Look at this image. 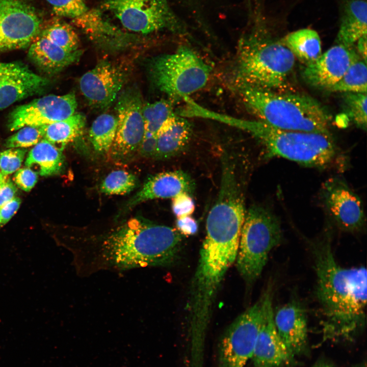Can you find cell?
Segmentation results:
<instances>
[{
    "label": "cell",
    "instance_id": "6da1fadb",
    "mask_svg": "<svg viewBox=\"0 0 367 367\" xmlns=\"http://www.w3.org/2000/svg\"><path fill=\"white\" fill-rule=\"evenodd\" d=\"M182 235L176 229L132 218L107 232L65 244L81 277L101 271L164 267L175 261Z\"/></svg>",
    "mask_w": 367,
    "mask_h": 367
},
{
    "label": "cell",
    "instance_id": "7a4b0ae2",
    "mask_svg": "<svg viewBox=\"0 0 367 367\" xmlns=\"http://www.w3.org/2000/svg\"><path fill=\"white\" fill-rule=\"evenodd\" d=\"M316 295L326 337H348L365 322L366 270L344 268L335 260L329 242L313 245Z\"/></svg>",
    "mask_w": 367,
    "mask_h": 367
},
{
    "label": "cell",
    "instance_id": "3957f363",
    "mask_svg": "<svg viewBox=\"0 0 367 367\" xmlns=\"http://www.w3.org/2000/svg\"><path fill=\"white\" fill-rule=\"evenodd\" d=\"M237 86L245 104L260 121L281 129L331 135L330 115L313 97L247 85Z\"/></svg>",
    "mask_w": 367,
    "mask_h": 367
},
{
    "label": "cell",
    "instance_id": "277c9868",
    "mask_svg": "<svg viewBox=\"0 0 367 367\" xmlns=\"http://www.w3.org/2000/svg\"><path fill=\"white\" fill-rule=\"evenodd\" d=\"M295 57L281 40L262 28L240 42L234 75L237 85L282 91L295 64Z\"/></svg>",
    "mask_w": 367,
    "mask_h": 367
},
{
    "label": "cell",
    "instance_id": "5b68a950",
    "mask_svg": "<svg viewBox=\"0 0 367 367\" xmlns=\"http://www.w3.org/2000/svg\"><path fill=\"white\" fill-rule=\"evenodd\" d=\"M243 129L262 143L268 158L281 157L319 168L343 159L331 135L281 129L261 121H244Z\"/></svg>",
    "mask_w": 367,
    "mask_h": 367
},
{
    "label": "cell",
    "instance_id": "8992f818",
    "mask_svg": "<svg viewBox=\"0 0 367 367\" xmlns=\"http://www.w3.org/2000/svg\"><path fill=\"white\" fill-rule=\"evenodd\" d=\"M281 238L277 217L262 206H251L246 213L235 260L237 270L247 284H252L260 276L270 252Z\"/></svg>",
    "mask_w": 367,
    "mask_h": 367
},
{
    "label": "cell",
    "instance_id": "52a82bcc",
    "mask_svg": "<svg viewBox=\"0 0 367 367\" xmlns=\"http://www.w3.org/2000/svg\"><path fill=\"white\" fill-rule=\"evenodd\" d=\"M151 81L173 99L184 98L206 84L211 68L188 47L153 58L149 64Z\"/></svg>",
    "mask_w": 367,
    "mask_h": 367
},
{
    "label": "cell",
    "instance_id": "ba28073f",
    "mask_svg": "<svg viewBox=\"0 0 367 367\" xmlns=\"http://www.w3.org/2000/svg\"><path fill=\"white\" fill-rule=\"evenodd\" d=\"M264 308L263 295L229 326L219 347L221 367H245L252 358L263 320Z\"/></svg>",
    "mask_w": 367,
    "mask_h": 367
},
{
    "label": "cell",
    "instance_id": "9c48e42d",
    "mask_svg": "<svg viewBox=\"0 0 367 367\" xmlns=\"http://www.w3.org/2000/svg\"><path fill=\"white\" fill-rule=\"evenodd\" d=\"M102 7L132 32L147 34L176 27L166 0H103Z\"/></svg>",
    "mask_w": 367,
    "mask_h": 367
},
{
    "label": "cell",
    "instance_id": "30bf717a",
    "mask_svg": "<svg viewBox=\"0 0 367 367\" xmlns=\"http://www.w3.org/2000/svg\"><path fill=\"white\" fill-rule=\"evenodd\" d=\"M42 20L24 0H0V53L26 48L39 35Z\"/></svg>",
    "mask_w": 367,
    "mask_h": 367
},
{
    "label": "cell",
    "instance_id": "8fae6325",
    "mask_svg": "<svg viewBox=\"0 0 367 367\" xmlns=\"http://www.w3.org/2000/svg\"><path fill=\"white\" fill-rule=\"evenodd\" d=\"M143 106L140 93L135 87L128 88L120 95L115 107L116 134L110 149L113 158L125 159L139 149L145 133Z\"/></svg>",
    "mask_w": 367,
    "mask_h": 367
},
{
    "label": "cell",
    "instance_id": "7c38bea8",
    "mask_svg": "<svg viewBox=\"0 0 367 367\" xmlns=\"http://www.w3.org/2000/svg\"><path fill=\"white\" fill-rule=\"evenodd\" d=\"M76 107L72 92L45 96L16 108L9 115L8 127L13 131L25 126L39 127L62 120L74 114Z\"/></svg>",
    "mask_w": 367,
    "mask_h": 367
},
{
    "label": "cell",
    "instance_id": "4fadbf2b",
    "mask_svg": "<svg viewBox=\"0 0 367 367\" xmlns=\"http://www.w3.org/2000/svg\"><path fill=\"white\" fill-rule=\"evenodd\" d=\"M321 193L327 212L339 228L355 231L363 227L365 216L362 202L345 181L330 178L323 184Z\"/></svg>",
    "mask_w": 367,
    "mask_h": 367
},
{
    "label": "cell",
    "instance_id": "5bb4252c",
    "mask_svg": "<svg viewBox=\"0 0 367 367\" xmlns=\"http://www.w3.org/2000/svg\"><path fill=\"white\" fill-rule=\"evenodd\" d=\"M126 77L122 67L102 60L82 76L80 88L90 105L97 109H106L117 97Z\"/></svg>",
    "mask_w": 367,
    "mask_h": 367
},
{
    "label": "cell",
    "instance_id": "9a60e30c",
    "mask_svg": "<svg viewBox=\"0 0 367 367\" xmlns=\"http://www.w3.org/2000/svg\"><path fill=\"white\" fill-rule=\"evenodd\" d=\"M360 59L353 46L336 44L315 60L305 64L302 76L309 85L329 90L342 77L349 67Z\"/></svg>",
    "mask_w": 367,
    "mask_h": 367
},
{
    "label": "cell",
    "instance_id": "2e32d148",
    "mask_svg": "<svg viewBox=\"0 0 367 367\" xmlns=\"http://www.w3.org/2000/svg\"><path fill=\"white\" fill-rule=\"evenodd\" d=\"M269 285L263 294V318L252 356L256 367H280L290 363L293 357L276 331L273 320L272 290Z\"/></svg>",
    "mask_w": 367,
    "mask_h": 367
},
{
    "label": "cell",
    "instance_id": "e0dca14e",
    "mask_svg": "<svg viewBox=\"0 0 367 367\" xmlns=\"http://www.w3.org/2000/svg\"><path fill=\"white\" fill-rule=\"evenodd\" d=\"M48 80L18 62H0V110L43 91Z\"/></svg>",
    "mask_w": 367,
    "mask_h": 367
},
{
    "label": "cell",
    "instance_id": "ac0fdd59",
    "mask_svg": "<svg viewBox=\"0 0 367 367\" xmlns=\"http://www.w3.org/2000/svg\"><path fill=\"white\" fill-rule=\"evenodd\" d=\"M194 188L191 176L182 171L161 172L147 178L142 188L127 202L124 209L149 200L173 198L181 193L191 195Z\"/></svg>",
    "mask_w": 367,
    "mask_h": 367
},
{
    "label": "cell",
    "instance_id": "d6986e66",
    "mask_svg": "<svg viewBox=\"0 0 367 367\" xmlns=\"http://www.w3.org/2000/svg\"><path fill=\"white\" fill-rule=\"evenodd\" d=\"M273 320L276 331L293 357L302 352L307 340L306 313L300 304L293 300L274 312Z\"/></svg>",
    "mask_w": 367,
    "mask_h": 367
},
{
    "label": "cell",
    "instance_id": "ffe728a7",
    "mask_svg": "<svg viewBox=\"0 0 367 367\" xmlns=\"http://www.w3.org/2000/svg\"><path fill=\"white\" fill-rule=\"evenodd\" d=\"M73 22L97 43L114 49L135 41L134 36L122 32L104 19L99 10H89L73 19Z\"/></svg>",
    "mask_w": 367,
    "mask_h": 367
},
{
    "label": "cell",
    "instance_id": "44dd1931",
    "mask_svg": "<svg viewBox=\"0 0 367 367\" xmlns=\"http://www.w3.org/2000/svg\"><path fill=\"white\" fill-rule=\"evenodd\" d=\"M29 59L42 71L57 73L80 58L82 52H68L46 38L38 35L29 46Z\"/></svg>",
    "mask_w": 367,
    "mask_h": 367
},
{
    "label": "cell",
    "instance_id": "7402d4cb",
    "mask_svg": "<svg viewBox=\"0 0 367 367\" xmlns=\"http://www.w3.org/2000/svg\"><path fill=\"white\" fill-rule=\"evenodd\" d=\"M191 133V125L187 119L172 115L156 134L155 157L166 159L179 153L188 144Z\"/></svg>",
    "mask_w": 367,
    "mask_h": 367
},
{
    "label": "cell",
    "instance_id": "603a6c76",
    "mask_svg": "<svg viewBox=\"0 0 367 367\" xmlns=\"http://www.w3.org/2000/svg\"><path fill=\"white\" fill-rule=\"evenodd\" d=\"M367 33V4L365 0H348L344 4L337 44L352 47Z\"/></svg>",
    "mask_w": 367,
    "mask_h": 367
},
{
    "label": "cell",
    "instance_id": "cb8c5ba5",
    "mask_svg": "<svg viewBox=\"0 0 367 367\" xmlns=\"http://www.w3.org/2000/svg\"><path fill=\"white\" fill-rule=\"evenodd\" d=\"M25 165L41 176L59 173L64 165L61 151L45 139H42L30 151Z\"/></svg>",
    "mask_w": 367,
    "mask_h": 367
},
{
    "label": "cell",
    "instance_id": "d4e9b609",
    "mask_svg": "<svg viewBox=\"0 0 367 367\" xmlns=\"http://www.w3.org/2000/svg\"><path fill=\"white\" fill-rule=\"evenodd\" d=\"M85 117L74 113L62 120L39 126L42 138L60 151L82 133Z\"/></svg>",
    "mask_w": 367,
    "mask_h": 367
},
{
    "label": "cell",
    "instance_id": "484cf974",
    "mask_svg": "<svg viewBox=\"0 0 367 367\" xmlns=\"http://www.w3.org/2000/svg\"><path fill=\"white\" fill-rule=\"evenodd\" d=\"M282 42L305 64L312 62L322 54L321 41L318 33L310 29L298 30L287 34Z\"/></svg>",
    "mask_w": 367,
    "mask_h": 367
},
{
    "label": "cell",
    "instance_id": "4316f807",
    "mask_svg": "<svg viewBox=\"0 0 367 367\" xmlns=\"http://www.w3.org/2000/svg\"><path fill=\"white\" fill-rule=\"evenodd\" d=\"M117 127L116 117L108 113L98 116L93 122L89 139L94 150L100 154L110 151Z\"/></svg>",
    "mask_w": 367,
    "mask_h": 367
},
{
    "label": "cell",
    "instance_id": "83f0119b",
    "mask_svg": "<svg viewBox=\"0 0 367 367\" xmlns=\"http://www.w3.org/2000/svg\"><path fill=\"white\" fill-rule=\"evenodd\" d=\"M39 35L68 52L77 50L79 40L77 34L70 24L60 19H54L41 29Z\"/></svg>",
    "mask_w": 367,
    "mask_h": 367
},
{
    "label": "cell",
    "instance_id": "f1b7e54d",
    "mask_svg": "<svg viewBox=\"0 0 367 367\" xmlns=\"http://www.w3.org/2000/svg\"><path fill=\"white\" fill-rule=\"evenodd\" d=\"M366 63L360 59L353 63L342 77L329 91L366 93Z\"/></svg>",
    "mask_w": 367,
    "mask_h": 367
},
{
    "label": "cell",
    "instance_id": "f546056e",
    "mask_svg": "<svg viewBox=\"0 0 367 367\" xmlns=\"http://www.w3.org/2000/svg\"><path fill=\"white\" fill-rule=\"evenodd\" d=\"M174 114L171 105L165 100L143 105L142 115L145 132L156 135L165 122Z\"/></svg>",
    "mask_w": 367,
    "mask_h": 367
},
{
    "label": "cell",
    "instance_id": "4dcf8cb0",
    "mask_svg": "<svg viewBox=\"0 0 367 367\" xmlns=\"http://www.w3.org/2000/svg\"><path fill=\"white\" fill-rule=\"evenodd\" d=\"M137 179L133 174L123 170L110 173L100 186L101 193L107 195H124L136 187Z\"/></svg>",
    "mask_w": 367,
    "mask_h": 367
},
{
    "label": "cell",
    "instance_id": "1f68e13d",
    "mask_svg": "<svg viewBox=\"0 0 367 367\" xmlns=\"http://www.w3.org/2000/svg\"><path fill=\"white\" fill-rule=\"evenodd\" d=\"M344 101L347 114L359 128H366V93H345Z\"/></svg>",
    "mask_w": 367,
    "mask_h": 367
},
{
    "label": "cell",
    "instance_id": "d6a6232c",
    "mask_svg": "<svg viewBox=\"0 0 367 367\" xmlns=\"http://www.w3.org/2000/svg\"><path fill=\"white\" fill-rule=\"evenodd\" d=\"M19 129L6 140L7 147L23 148L34 146L43 139L39 127L25 126Z\"/></svg>",
    "mask_w": 367,
    "mask_h": 367
},
{
    "label": "cell",
    "instance_id": "836d02e7",
    "mask_svg": "<svg viewBox=\"0 0 367 367\" xmlns=\"http://www.w3.org/2000/svg\"><path fill=\"white\" fill-rule=\"evenodd\" d=\"M54 13L59 16L74 19L84 13L88 9L83 0H46Z\"/></svg>",
    "mask_w": 367,
    "mask_h": 367
},
{
    "label": "cell",
    "instance_id": "e575fe53",
    "mask_svg": "<svg viewBox=\"0 0 367 367\" xmlns=\"http://www.w3.org/2000/svg\"><path fill=\"white\" fill-rule=\"evenodd\" d=\"M27 150L24 148H12L6 150L0 154L1 173L7 176L20 168Z\"/></svg>",
    "mask_w": 367,
    "mask_h": 367
},
{
    "label": "cell",
    "instance_id": "d590c367",
    "mask_svg": "<svg viewBox=\"0 0 367 367\" xmlns=\"http://www.w3.org/2000/svg\"><path fill=\"white\" fill-rule=\"evenodd\" d=\"M195 208V203L190 194L181 193L172 198V210L177 218L191 215Z\"/></svg>",
    "mask_w": 367,
    "mask_h": 367
},
{
    "label": "cell",
    "instance_id": "8d00e7d4",
    "mask_svg": "<svg viewBox=\"0 0 367 367\" xmlns=\"http://www.w3.org/2000/svg\"><path fill=\"white\" fill-rule=\"evenodd\" d=\"M37 179L38 174L28 167L19 169L14 177L17 186L27 192L30 191L34 187Z\"/></svg>",
    "mask_w": 367,
    "mask_h": 367
},
{
    "label": "cell",
    "instance_id": "74e56055",
    "mask_svg": "<svg viewBox=\"0 0 367 367\" xmlns=\"http://www.w3.org/2000/svg\"><path fill=\"white\" fill-rule=\"evenodd\" d=\"M157 150L156 135L145 132L144 137L140 145L138 150L145 157L155 156Z\"/></svg>",
    "mask_w": 367,
    "mask_h": 367
},
{
    "label": "cell",
    "instance_id": "f35d334b",
    "mask_svg": "<svg viewBox=\"0 0 367 367\" xmlns=\"http://www.w3.org/2000/svg\"><path fill=\"white\" fill-rule=\"evenodd\" d=\"M176 227L177 231L185 235H193L198 230L197 221L191 215L177 218Z\"/></svg>",
    "mask_w": 367,
    "mask_h": 367
},
{
    "label": "cell",
    "instance_id": "ab89813d",
    "mask_svg": "<svg viewBox=\"0 0 367 367\" xmlns=\"http://www.w3.org/2000/svg\"><path fill=\"white\" fill-rule=\"evenodd\" d=\"M16 191L15 185L6 176L0 182V207L15 197Z\"/></svg>",
    "mask_w": 367,
    "mask_h": 367
},
{
    "label": "cell",
    "instance_id": "60d3db41",
    "mask_svg": "<svg viewBox=\"0 0 367 367\" xmlns=\"http://www.w3.org/2000/svg\"><path fill=\"white\" fill-rule=\"evenodd\" d=\"M21 203L18 197H14L0 207V216L2 225L7 223L16 213Z\"/></svg>",
    "mask_w": 367,
    "mask_h": 367
},
{
    "label": "cell",
    "instance_id": "b9f144b4",
    "mask_svg": "<svg viewBox=\"0 0 367 367\" xmlns=\"http://www.w3.org/2000/svg\"><path fill=\"white\" fill-rule=\"evenodd\" d=\"M366 34L361 37L356 42V50L360 58L366 63Z\"/></svg>",
    "mask_w": 367,
    "mask_h": 367
},
{
    "label": "cell",
    "instance_id": "7bdbcfd3",
    "mask_svg": "<svg viewBox=\"0 0 367 367\" xmlns=\"http://www.w3.org/2000/svg\"><path fill=\"white\" fill-rule=\"evenodd\" d=\"M5 176H6V175H3V174L0 172V182L4 179V178L5 177Z\"/></svg>",
    "mask_w": 367,
    "mask_h": 367
},
{
    "label": "cell",
    "instance_id": "ee69618b",
    "mask_svg": "<svg viewBox=\"0 0 367 367\" xmlns=\"http://www.w3.org/2000/svg\"><path fill=\"white\" fill-rule=\"evenodd\" d=\"M319 367H331V366L328 364H324V365H322Z\"/></svg>",
    "mask_w": 367,
    "mask_h": 367
},
{
    "label": "cell",
    "instance_id": "f6af8a7d",
    "mask_svg": "<svg viewBox=\"0 0 367 367\" xmlns=\"http://www.w3.org/2000/svg\"><path fill=\"white\" fill-rule=\"evenodd\" d=\"M1 225H2V222H1V216H0V226Z\"/></svg>",
    "mask_w": 367,
    "mask_h": 367
}]
</instances>
